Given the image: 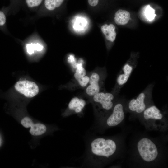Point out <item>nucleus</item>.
I'll list each match as a JSON object with an SVG mask.
<instances>
[{"label": "nucleus", "instance_id": "nucleus-9", "mask_svg": "<svg viewBox=\"0 0 168 168\" xmlns=\"http://www.w3.org/2000/svg\"><path fill=\"white\" fill-rule=\"evenodd\" d=\"M86 104V101L83 99L77 97H73L68 103L66 115L71 113H78L81 112Z\"/></svg>", "mask_w": 168, "mask_h": 168}, {"label": "nucleus", "instance_id": "nucleus-22", "mask_svg": "<svg viewBox=\"0 0 168 168\" xmlns=\"http://www.w3.org/2000/svg\"><path fill=\"white\" fill-rule=\"evenodd\" d=\"M35 50L37 51H41L42 49L43 46L38 44H34Z\"/></svg>", "mask_w": 168, "mask_h": 168}, {"label": "nucleus", "instance_id": "nucleus-10", "mask_svg": "<svg viewBox=\"0 0 168 168\" xmlns=\"http://www.w3.org/2000/svg\"><path fill=\"white\" fill-rule=\"evenodd\" d=\"M89 80V74L80 78L75 79L73 78L71 81L66 84V89L74 90L79 88H86Z\"/></svg>", "mask_w": 168, "mask_h": 168}, {"label": "nucleus", "instance_id": "nucleus-6", "mask_svg": "<svg viewBox=\"0 0 168 168\" xmlns=\"http://www.w3.org/2000/svg\"><path fill=\"white\" fill-rule=\"evenodd\" d=\"M137 148L140 156L145 161H152L158 156L156 145L148 138H144L140 140L137 144Z\"/></svg>", "mask_w": 168, "mask_h": 168}, {"label": "nucleus", "instance_id": "nucleus-19", "mask_svg": "<svg viewBox=\"0 0 168 168\" xmlns=\"http://www.w3.org/2000/svg\"><path fill=\"white\" fill-rule=\"evenodd\" d=\"M6 22V15L2 11L0 10V27H4Z\"/></svg>", "mask_w": 168, "mask_h": 168}, {"label": "nucleus", "instance_id": "nucleus-20", "mask_svg": "<svg viewBox=\"0 0 168 168\" xmlns=\"http://www.w3.org/2000/svg\"><path fill=\"white\" fill-rule=\"evenodd\" d=\"M27 50L30 54H31L34 52L35 50L34 44H28L26 46Z\"/></svg>", "mask_w": 168, "mask_h": 168}, {"label": "nucleus", "instance_id": "nucleus-21", "mask_svg": "<svg viewBox=\"0 0 168 168\" xmlns=\"http://www.w3.org/2000/svg\"><path fill=\"white\" fill-rule=\"evenodd\" d=\"M87 1L90 6L94 7L98 4L99 0H87Z\"/></svg>", "mask_w": 168, "mask_h": 168}, {"label": "nucleus", "instance_id": "nucleus-3", "mask_svg": "<svg viewBox=\"0 0 168 168\" xmlns=\"http://www.w3.org/2000/svg\"><path fill=\"white\" fill-rule=\"evenodd\" d=\"M116 96L111 92H107L105 91L94 95L91 98L96 111L99 113H104L112 110Z\"/></svg>", "mask_w": 168, "mask_h": 168}, {"label": "nucleus", "instance_id": "nucleus-16", "mask_svg": "<svg viewBox=\"0 0 168 168\" xmlns=\"http://www.w3.org/2000/svg\"><path fill=\"white\" fill-rule=\"evenodd\" d=\"M155 10L150 7L148 6L145 9V15L149 21L153 19L156 15L155 14Z\"/></svg>", "mask_w": 168, "mask_h": 168}, {"label": "nucleus", "instance_id": "nucleus-12", "mask_svg": "<svg viewBox=\"0 0 168 168\" xmlns=\"http://www.w3.org/2000/svg\"><path fill=\"white\" fill-rule=\"evenodd\" d=\"M130 19V14L126 10L119 9L114 14V21L118 25L126 24Z\"/></svg>", "mask_w": 168, "mask_h": 168}, {"label": "nucleus", "instance_id": "nucleus-8", "mask_svg": "<svg viewBox=\"0 0 168 168\" xmlns=\"http://www.w3.org/2000/svg\"><path fill=\"white\" fill-rule=\"evenodd\" d=\"M124 118L123 106L120 103H118L114 105L111 115L106 121L107 124L113 127L119 124Z\"/></svg>", "mask_w": 168, "mask_h": 168}, {"label": "nucleus", "instance_id": "nucleus-1", "mask_svg": "<svg viewBox=\"0 0 168 168\" xmlns=\"http://www.w3.org/2000/svg\"><path fill=\"white\" fill-rule=\"evenodd\" d=\"M89 74V80L85 93L88 96L91 97L99 92L105 91L104 84L107 72L105 67H97Z\"/></svg>", "mask_w": 168, "mask_h": 168}, {"label": "nucleus", "instance_id": "nucleus-18", "mask_svg": "<svg viewBox=\"0 0 168 168\" xmlns=\"http://www.w3.org/2000/svg\"><path fill=\"white\" fill-rule=\"evenodd\" d=\"M43 0H25L27 7L32 8L39 6Z\"/></svg>", "mask_w": 168, "mask_h": 168}, {"label": "nucleus", "instance_id": "nucleus-13", "mask_svg": "<svg viewBox=\"0 0 168 168\" xmlns=\"http://www.w3.org/2000/svg\"><path fill=\"white\" fill-rule=\"evenodd\" d=\"M115 28V26L113 24L109 25L105 24L101 26V30L106 39L113 42L115 40L116 35Z\"/></svg>", "mask_w": 168, "mask_h": 168}, {"label": "nucleus", "instance_id": "nucleus-7", "mask_svg": "<svg viewBox=\"0 0 168 168\" xmlns=\"http://www.w3.org/2000/svg\"><path fill=\"white\" fill-rule=\"evenodd\" d=\"M15 89L28 98H32L37 94L39 89L34 82L28 80L17 82L15 85Z\"/></svg>", "mask_w": 168, "mask_h": 168}, {"label": "nucleus", "instance_id": "nucleus-2", "mask_svg": "<svg viewBox=\"0 0 168 168\" xmlns=\"http://www.w3.org/2000/svg\"><path fill=\"white\" fill-rule=\"evenodd\" d=\"M116 147L113 140L99 138L92 141L90 150L92 154L96 156L108 158L115 153Z\"/></svg>", "mask_w": 168, "mask_h": 168}, {"label": "nucleus", "instance_id": "nucleus-15", "mask_svg": "<svg viewBox=\"0 0 168 168\" xmlns=\"http://www.w3.org/2000/svg\"><path fill=\"white\" fill-rule=\"evenodd\" d=\"M64 0H44V5L48 10L53 11L59 7Z\"/></svg>", "mask_w": 168, "mask_h": 168}, {"label": "nucleus", "instance_id": "nucleus-14", "mask_svg": "<svg viewBox=\"0 0 168 168\" xmlns=\"http://www.w3.org/2000/svg\"><path fill=\"white\" fill-rule=\"evenodd\" d=\"M30 127V133L34 136H39L44 133L46 131V126L41 123L34 124L31 119L28 123L27 128Z\"/></svg>", "mask_w": 168, "mask_h": 168}, {"label": "nucleus", "instance_id": "nucleus-17", "mask_svg": "<svg viewBox=\"0 0 168 168\" xmlns=\"http://www.w3.org/2000/svg\"><path fill=\"white\" fill-rule=\"evenodd\" d=\"M74 73L81 77H83L87 74L86 69L82 66L81 63H79L77 65Z\"/></svg>", "mask_w": 168, "mask_h": 168}, {"label": "nucleus", "instance_id": "nucleus-4", "mask_svg": "<svg viewBox=\"0 0 168 168\" xmlns=\"http://www.w3.org/2000/svg\"><path fill=\"white\" fill-rule=\"evenodd\" d=\"M154 86L153 84H149L136 98L131 100L128 104L129 109L138 114L143 112L147 108V101L152 97Z\"/></svg>", "mask_w": 168, "mask_h": 168}, {"label": "nucleus", "instance_id": "nucleus-11", "mask_svg": "<svg viewBox=\"0 0 168 168\" xmlns=\"http://www.w3.org/2000/svg\"><path fill=\"white\" fill-rule=\"evenodd\" d=\"M143 112L144 117L146 120H160L163 118V115L160 110L154 105L147 107Z\"/></svg>", "mask_w": 168, "mask_h": 168}, {"label": "nucleus", "instance_id": "nucleus-5", "mask_svg": "<svg viewBox=\"0 0 168 168\" xmlns=\"http://www.w3.org/2000/svg\"><path fill=\"white\" fill-rule=\"evenodd\" d=\"M133 58L127 61L123 66L118 74L115 84L111 92L117 95L130 77L137 65V61Z\"/></svg>", "mask_w": 168, "mask_h": 168}]
</instances>
